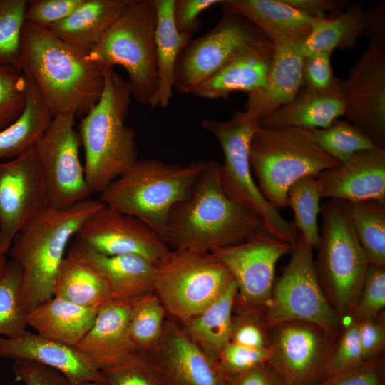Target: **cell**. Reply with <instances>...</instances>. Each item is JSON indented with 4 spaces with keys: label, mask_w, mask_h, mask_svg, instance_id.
I'll use <instances>...</instances> for the list:
<instances>
[{
    "label": "cell",
    "mask_w": 385,
    "mask_h": 385,
    "mask_svg": "<svg viewBox=\"0 0 385 385\" xmlns=\"http://www.w3.org/2000/svg\"><path fill=\"white\" fill-rule=\"evenodd\" d=\"M220 163L205 161L188 194L171 209L163 240L173 249L210 252L265 230L262 219L224 191Z\"/></svg>",
    "instance_id": "6da1fadb"
},
{
    "label": "cell",
    "mask_w": 385,
    "mask_h": 385,
    "mask_svg": "<svg viewBox=\"0 0 385 385\" xmlns=\"http://www.w3.org/2000/svg\"><path fill=\"white\" fill-rule=\"evenodd\" d=\"M16 67L34 80L53 117L71 113L83 118L103 89L104 71L88 52L26 21Z\"/></svg>",
    "instance_id": "7a4b0ae2"
},
{
    "label": "cell",
    "mask_w": 385,
    "mask_h": 385,
    "mask_svg": "<svg viewBox=\"0 0 385 385\" xmlns=\"http://www.w3.org/2000/svg\"><path fill=\"white\" fill-rule=\"evenodd\" d=\"M103 203L88 199L67 209L48 207L30 219L13 239L9 253L22 271L26 312L53 297L56 279L70 240Z\"/></svg>",
    "instance_id": "3957f363"
},
{
    "label": "cell",
    "mask_w": 385,
    "mask_h": 385,
    "mask_svg": "<svg viewBox=\"0 0 385 385\" xmlns=\"http://www.w3.org/2000/svg\"><path fill=\"white\" fill-rule=\"evenodd\" d=\"M131 97L128 81L113 68H106L101 96L81 118L78 132L92 195H100L138 160L135 132L125 123Z\"/></svg>",
    "instance_id": "277c9868"
},
{
    "label": "cell",
    "mask_w": 385,
    "mask_h": 385,
    "mask_svg": "<svg viewBox=\"0 0 385 385\" xmlns=\"http://www.w3.org/2000/svg\"><path fill=\"white\" fill-rule=\"evenodd\" d=\"M205 163L196 160L181 165L158 159H138L98 199L138 218L163 237L171 209L188 194Z\"/></svg>",
    "instance_id": "5b68a950"
},
{
    "label": "cell",
    "mask_w": 385,
    "mask_h": 385,
    "mask_svg": "<svg viewBox=\"0 0 385 385\" xmlns=\"http://www.w3.org/2000/svg\"><path fill=\"white\" fill-rule=\"evenodd\" d=\"M156 9L153 0H130L101 40L88 52L101 69L122 66L131 96L155 108L158 89L155 49Z\"/></svg>",
    "instance_id": "8992f818"
},
{
    "label": "cell",
    "mask_w": 385,
    "mask_h": 385,
    "mask_svg": "<svg viewBox=\"0 0 385 385\" xmlns=\"http://www.w3.org/2000/svg\"><path fill=\"white\" fill-rule=\"evenodd\" d=\"M249 158L261 193L279 210L287 206V190L297 180L341 165L316 144L310 130L294 127L259 126Z\"/></svg>",
    "instance_id": "52a82bcc"
},
{
    "label": "cell",
    "mask_w": 385,
    "mask_h": 385,
    "mask_svg": "<svg viewBox=\"0 0 385 385\" xmlns=\"http://www.w3.org/2000/svg\"><path fill=\"white\" fill-rule=\"evenodd\" d=\"M320 212L322 221L314 268L343 324L351 316L369 262L356 236L348 202L328 199L321 205Z\"/></svg>",
    "instance_id": "ba28073f"
},
{
    "label": "cell",
    "mask_w": 385,
    "mask_h": 385,
    "mask_svg": "<svg viewBox=\"0 0 385 385\" xmlns=\"http://www.w3.org/2000/svg\"><path fill=\"white\" fill-rule=\"evenodd\" d=\"M200 125L222 150L224 163H220V179L227 196L257 214L271 235L294 245L299 235L294 223L286 220L279 210L265 198L252 175L250 145L259 121L244 111L235 112L225 120L204 118Z\"/></svg>",
    "instance_id": "9c48e42d"
},
{
    "label": "cell",
    "mask_w": 385,
    "mask_h": 385,
    "mask_svg": "<svg viewBox=\"0 0 385 385\" xmlns=\"http://www.w3.org/2000/svg\"><path fill=\"white\" fill-rule=\"evenodd\" d=\"M233 281L227 268L211 252L174 249L157 265L153 292L168 314L185 323Z\"/></svg>",
    "instance_id": "30bf717a"
},
{
    "label": "cell",
    "mask_w": 385,
    "mask_h": 385,
    "mask_svg": "<svg viewBox=\"0 0 385 385\" xmlns=\"http://www.w3.org/2000/svg\"><path fill=\"white\" fill-rule=\"evenodd\" d=\"M312 249L299 235L290 259L274 281L262 322L269 332L290 322L317 325L339 337L342 322L332 308L317 278Z\"/></svg>",
    "instance_id": "8fae6325"
},
{
    "label": "cell",
    "mask_w": 385,
    "mask_h": 385,
    "mask_svg": "<svg viewBox=\"0 0 385 385\" xmlns=\"http://www.w3.org/2000/svg\"><path fill=\"white\" fill-rule=\"evenodd\" d=\"M217 24L191 39L175 64L173 90L190 95L200 83L245 49L268 40L245 16L222 8Z\"/></svg>",
    "instance_id": "7c38bea8"
},
{
    "label": "cell",
    "mask_w": 385,
    "mask_h": 385,
    "mask_svg": "<svg viewBox=\"0 0 385 385\" xmlns=\"http://www.w3.org/2000/svg\"><path fill=\"white\" fill-rule=\"evenodd\" d=\"M294 245L263 230L243 242L210 252L236 282L234 307L263 317L272 296L277 261L291 252Z\"/></svg>",
    "instance_id": "4fadbf2b"
},
{
    "label": "cell",
    "mask_w": 385,
    "mask_h": 385,
    "mask_svg": "<svg viewBox=\"0 0 385 385\" xmlns=\"http://www.w3.org/2000/svg\"><path fill=\"white\" fill-rule=\"evenodd\" d=\"M76 116L64 113L53 118L35 149L46 183L48 207L67 209L92 196L79 155L81 138Z\"/></svg>",
    "instance_id": "5bb4252c"
},
{
    "label": "cell",
    "mask_w": 385,
    "mask_h": 385,
    "mask_svg": "<svg viewBox=\"0 0 385 385\" xmlns=\"http://www.w3.org/2000/svg\"><path fill=\"white\" fill-rule=\"evenodd\" d=\"M270 366L287 385H313L324 377L337 337L307 322H290L269 331Z\"/></svg>",
    "instance_id": "9a60e30c"
},
{
    "label": "cell",
    "mask_w": 385,
    "mask_h": 385,
    "mask_svg": "<svg viewBox=\"0 0 385 385\" xmlns=\"http://www.w3.org/2000/svg\"><path fill=\"white\" fill-rule=\"evenodd\" d=\"M341 88L346 120L385 149V46L369 41Z\"/></svg>",
    "instance_id": "2e32d148"
},
{
    "label": "cell",
    "mask_w": 385,
    "mask_h": 385,
    "mask_svg": "<svg viewBox=\"0 0 385 385\" xmlns=\"http://www.w3.org/2000/svg\"><path fill=\"white\" fill-rule=\"evenodd\" d=\"M74 237L79 245L101 255H138L156 265L170 251L163 237L144 222L104 204Z\"/></svg>",
    "instance_id": "e0dca14e"
},
{
    "label": "cell",
    "mask_w": 385,
    "mask_h": 385,
    "mask_svg": "<svg viewBox=\"0 0 385 385\" xmlns=\"http://www.w3.org/2000/svg\"><path fill=\"white\" fill-rule=\"evenodd\" d=\"M48 207L44 173L35 147L0 162V233L11 243L22 227Z\"/></svg>",
    "instance_id": "ac0fdd59"
},
{
    "label": "cell",
    "mask_w": 385,
    "mask_h": 385,
    "mask_svg": "<svg viewBox=\"0 0 385 385\" xmlns=\"http://www.w3.org/2000/svg\"><path fill=\"white\" fill-rule=\"evenodd\" d=\"M147 353L163 385H229L218 364L172 322H165L160 339Z\"/></svg>",
    "instance_id": "d6986e66"
},
{
    "label": "cell",
    "mask_w": 385,
    "mask_h": 385,
    "mask_svg": "<svg viewBox=\"0 0 385 385\" xmlns=\"http://www.w3.org/2000/svg\"><path fill=\"white\" fill-rule=\"evenodd\" d=\"M130 302L111 300L103 304L90 330L74 347L100 372L125 363L140 351L130 335Z\"/></svg>",
    "instance_id": "ffe728a7"
},
{
    "label": "cell",
    "mask_w": 385,
    "mask_h": 385,
    "mask_svg": "<svg viewBox=\"0 0 385 385\" xmlns=\"http://www.w3.org/2000/svg\"><path fill=\"white\" fill-rule=\"evenodd\" d=\"M322 197L348 202H385V149L359 151L317 176Z\"/></svg>",
    "instance_id": "44dd1931"
},
{
    "label": "cell",
    "mask_w": 385,
    "mask_h": 385,
    "mask_svg": "<svg viewBox=\"0 0 385 385\" xmlns=\"http://www.w3.org/2000/svg\"><path fill=\"white\" fill-rule=\"evenodd\" d=\"M0 357L47 366L61 373L73 384L104 381L102 373L92 367L74 347L38 333L26 331L16 337L0 336Z\"/></svg>",
    "instance_id": "7402d4cb"
},
{
    "label": "cell",
    "mask_w": 385,
    "mask_h": 385,
    "mask_svg": "<svg viewBox=\"0 0 385 385\" xmlns=\"http://www.w3.org/2000/svg\"><path fill=\"white\" fill-rule=\"evenodd\" d=\"M277 46L263 84L247 93L245 111L260 121L289 103L303 87L301 43Z\"/></svg>",
    "instance_id": "603a6c76"
},
{
    "label": "cell",
    "mask_w": 385,
    "mask_h": 385,
    "mask_svg": "<svg viewBox=\"0 0 385 385\" xmlns=\"http://www.w3.org/2000/svg\"><path fill=\"white\" fill-rule=\"evenodd\" d=\"M274 46L265 41L241 51L190 93L208 100L227 98L235 91L247 94L259 88L269 72Z\"/></svg>",
    "instance_id": "cb8c5ba5"
},
{
    "label": "cell",
    "mask_w": 385,
    "mask_h": 385,
    "mask_svg": "<svg viewBox=\"0 0 385 385\" xmlns=\"http://www.w3.org/2000/svg\"><path fill=\"white\" fill-rule=\"evenodd\" d=\"M220 5L250 21L275 46L303 42L319 19L283 0H222Z\"/></svg>",
    "instance_id": "d4e9b609"
},
{
    "label": "cell",
    "mask_w": 385,
    "mask_h": 385,
    "mask_svg": "<svg viewBox=\"0 0 385 385\" xmlns=\"http://www.w3.org/2000/svg\"><path fill=\"white\" fill-rule=\"evenodd\" d=\"M68 252L95 268L106 280L112 300L130 302L153 292L157 265L138 255L106 256L73 242Z\"/></svg>",
    "instance_id": "484cf974"
},
{
    "label": "cell",
    "mask_w": 385,
    "mask_h": 385,
    "mask_svg": "<svg viewBox=\"0 0 385 385\" xmlns=\"http://www.w3.org/2000/svg\"><path fill=\"white\" fill-rule=\"evenodd\" d=\"M341 86L326 93L302 87L293 100L259 121L265 128L294 127L308 130L324 128L344 116Z\"/></svg>",
    "instance_id": "4316f807"
},
{
    "label": "cell",
    "mask_w": 385,
    "mask_h": 385,
    "mask_svg": "<svg viewBox=\"0 0 385 385\" xmlns=\"http://www.w3.org/2000/svg\"><path fill=\"white\" fill-rule=\"evenodd\" d=\"M99 308L53 296L29 313L28 326L45 337L75 347L93 326Z\"/></svg>",
    "instance_id": "83f0119b"
},
{
    "label": "cell",
    "mask_w": 385,
    "mask_h": 385,
    "mask_svg": "<svg viewBox=\"0 0 385 385\" xmlns=\"http://www.w3.org/2000/svg\"><path fill=\"white\" fill-rule=\"evenodd\" d=\"M130 0H84L67 18L48 29L64 41L84 51L94 46Z\"/></svg>",
    "instance_id": "f1b7e54d"
},
{
    "label": "cell",
    "mask_w": 385,
    "mask_h": 385,
    "mask_svg": "<svg viewBox=\"0 0 385 385\" xmlns=\"http://www.w3.org/2000/svg\"><path fill=\"white\" fill-rule=\"evenodd\" d=\"M23 73L25 107L16 121L0 130V162L16 158L35 147L53 118L34 80Z\"/></svg>",
    "instance_id": "f546056e"
},
{
    "label": "cell",
    "mask_w": 385,
    "mask_h": 385,
    "mask_svg": "<svg viewBox=\"0 0 385 385\" xmlns=\"http://www.w3.org/2000/svg\"><path fill=\"white\" fill-rule=\"evenodd\" d=\"M369 11L362 2L351 3L344 10L319 19L301 43L304 56L327 51L354 48L366 35Z\"/></svg>",
    "instance_id": "4dcf8cb0"
},
{
    "label": "cell",
    "mask_w": 385,
    "mask_h": 385,
    "mask_svg": "<svg viewBox=\"0 0 385 385\" xmlns=\"http://www.w3.org/2000/svg\"><path fill=\"white\" fill-rule=\"evenodd\" d=\"M237 292L235 281L197 316L183 323L187 336L212 361L217 363L219 355L230 340L232 312Z\"/></svg>",
    "instance_id": "1f68e13d"
},
{
    "label": "cell",
    "mask_w": 385,
    "mask_h": 385,
    "mask_svg": "<svg viewBox=\"0 0 385 385\" xmlns=\"http://www.w3.org/2000/svg\"><path fill=\"white\" fill-rule=\"evenodd\" d=\"M156 9L155 49L158 89L155 107L166 108L172 98L175 64L192 36L178 31L173 19L175 0H153Z\"/></svg>",
    "instance_id": "d6a6232c"
},
{
    "label": "cell",
    "mask_w": 385,
    "mask_h": 385,
    "mask_svg": "<svg viewBox=\"0 0 385 385\" xmlns=\"http://www.w3.org/2000/svg\"><path fill=\"white\" fill-rule=\"evenodd\" d=\"M53 296L86 307L99 308L112 300L104 277L88 262L68 251L58 270Z\"/></svg>",
    "instance_id": "836d02e7"
},
{
    "label": "cell",
    "mask_w": 385,
    "mask_h": 385,
    "mask_svg": "<svg viewBox=\"0 0 385 385\" xmlns=\"http://www.w3.org/2000/svg\"><path fill=\"white\" fill-rule=\"evenodd\" d=\"M348 205L356 236L369 265H385V202L366 200Z\"/></svg>",
    "instance_id": "e575fe53"
},
{
    "label": "cell",
    "mask_w": 385,
    "mask_h": 385,
    "mask_svg": "<svg viewBox=\"0 0 385 385\" xmlns=\"http://www.w3.org/2000/svg\"><path fill=\"white\" fill-rule=\"evenodd\" d=\"M322 198L317 177L307 176L294 183L287 190V206L294 212V223L299 235L312 250L317 247L319 229L317 216Z\"/></svg>",
    "instance_id": "d590c367"
},
{
    "label": "cell",
    "mask_w": 385,
    "mask_h": 385,
    "mask_svg": "<svg viewBox=\"0 0 385 385\" xmlns=\"http://www.w3.org/2000/svg\"><path fill=\"white\" fill-rule=\"evenodd\" d=\"M22 271L13 260L0 270V336L16 337L26 331L28 313L21 298Z\"/></svg>",
    "instance_id": "8d00e7d4"
},
{
    "label": "cell",
    "mask_w": 385,
    "mask_h": 385,
    "mask_svg": "<svg viewBox=\"0 0 385 385\" xmlns=\"http://www.w3.org/2000/svg\"><path fill=\"white\" fill-rule=\"evenodd\" d=\"M130 302V335L137 349L148 352L158 343L165 324V309L153 292Z\"/></svg>",
    "instance_id": "74e56055"
},
{
    "label": "cell",
    "mask_w": 385,
    "mask_h": 385,
    "mask_svg": "<svg viewBox=\"0 0 385 385\" xmlns=\"http://www.w3.org/2000/svg\"><path fill=\"white\" fill-rule=\"evenodd\" d=\"M316 144L342 163L355 153L376 148L371 140L348 120L340 118L329 126L310 130Z\"/></svg>",
    "instance_id": "f35d334b"
},
{
    "label": "cell",
    "mask_w": 385,
    "mask_h": 385,
    "mask_svg": "<svg viewBox=\"0 0 385 385\" xmlns=\"http://www.w3.org/2000/svg\"><path fill=\"white\" fill-rule=\"evenodd\" d=\"M27 0H0V65L16 66L21 56Z\"/></svg>",
    "instance_id": "ab89813d"
},
{
    "label": "cell",
    "mask_w": 385,
    "mask_h": 385,
    "mask_svg": "<svg viewBox=\"0 0 385 385\" xmlns=\"http://www.w3.org/2000/svg\"><path fill=\"white\" fill-rule=\"evenodd\" d=\"M26 103L25 79L16 66L0 65V130L21 115Z\"/></svg>",
    "instance_id": "60d3db41"
},
{
    "label": "cell",
    "mask_w": 385,
    "mask_h": 385,
    "mask_svg": "<svg viewBox=\"0 0 385 385\" xmlns=\"http://www.w3.org/2000/svg\"><path fill=\"white\" fill-rule=\"evenodd\" d=\"M365 363L360 345L358 322L351 320L341 332L329 354L324 377L356 368Z\"/></svg>",
    "instance_id": "b9f144b4"
},
{
    "label": "cell",
    "mask_w": 385,
    "mask_h": 385,
    "mask_svg": "<svg viewBox=\"0 0 385 385\" xmlns=\"http://www.w3.org/2000/svg\"><path fill=\"white\" fill-rule=\"evenodd\" d=\"M384 306L385 265H369L351 316V320L359 322L376 317L384 309Z\"/></svg>",
    "instance_id": "7bdbcfd3"
},
{
    "label": "cell",
    "mask_w": 385,
    "mask_h": 385,
    "mask_svg": "<svg viewBox=\"0 0 385 385\" xmlns=\"http://www.w3.org/2000/svg\"><path fill=\"white\" fill-rule=\"evenodd\" d=\"M101 373L108 385H163L148 354L144 351Z\"/></svg>",
    "instance_id": "ee69618b"
},
{
    "label": "cell",
    "mask_w": 385,
    "mask_h": 385,
    "mask_svg": "<svg viewBox=\"0 0 385 385\" xmlns=\"http://www.w3.org/2000/svg\"><path fill=\"white\" fill-rule=\"evenodd\" d=\"M270 357L269 346L255 348L229 342L222 349L217 364L229 380L231 377L267 363Z\"/></svg>",
    "instance_id": "f6af8a7d"
},
{
    "label": "cell",
    "mask_w": 385,
    "mask_h": 385,
    "mask_svg": "<svg viewBox=\"0 0 385 385\" xmlns=\"http://www.w3.org/2000/svg\"><path fill=\"white\" fill-rule=\"evenodd\" d=\"M332 52L324 51L304 56L302 65L303 87L326 93L341 86V79L335 77L332 66Z\"/></svg>",
    "instance_id": "bcb514c9"
},
{
    "label": "cell",
    "mask_w": 385,
    "mask_h": 385,
    "mask_svg": "<svg viewBox=\"0 0 385 385\" xmlns=\"http://www.w3.org/2000/svg\"><path fill=\"white\" fill-rule=\"evenodd\" d=\"M84 0L29 1L26 21L48 29L71 15Z\"/></svg>",
    "instance_id": "7dc6e473"
},
{
    "label": "cell",
    "mask_w": 385,
    "mask_h": 385,
    "mask_svg": "<svg viewBox=\"0 0 385 385\" xmlns=\"http://www.w3.org/2000/svg\"><path fill=\"white\" fill-rule=\"evenodd\" d=\"M237 313L232 317L230 342L249 347L268 346L270 339L262 316L242 311Z\"/></svg>",
    "instance_id": "c3c4849f"
},
{
    "label": "cell",
    "mask_w": 385,
    "mask_h": 385,
    "mask_svg": "<svg viewBox=\"0 0 385 385\" xmlns=\"http://www.w3.org/2000/svg\"><path fill=\"white\" fill-rule=\"evenodd\" d=\"M384 365L380 358L356 368L326 376L313 385H384Z\"/></svg>",
    "instance_id": "681fc988"
},
{
    "label": "cell",
    "mask_w": 385,
    "mask_h": 385,
    "mask_svg": "<svg viewBox=\"0 0 385 385\" xmlns=\"http://www.w3.org/2000/svg\"><path fill=\"white\" fill-rule=\"evenodd\" d=\"M222 0H175L173 19L180 33L193 36L201 27L200 14Z\"/></svg>",
    "instance_id": "f907efd6"
},
{
    "label": "cell",
    "mask_w": 385,
    "mask_h": 385,
    "mask_svg": "<svg viewBox=\"0 0 385 385\" xmlns=\"http://www.w3.org/2000/svg\"><path fill=\"white\" fill-rule=\"evenodd\" d=\"M14 372L24 385H74L57 370L33 361H14Z\"/></svg>",
    "instance_id": "816d5d0a"
},
{
    "label": "cell",
    "mask_w": 385,
    "mask_h": 385,
    "mask_svg": "<svg viewBox=\"0 0 385 385\" xmlns=\"http://www.w3.org/2000/svg\"><path fill=\"white\" fill-rule=\"evenodd\" d=\"M358 322L359 341L365 362L380 357L385 348V324L381 315Z\"/></svg>",
    "instance_id": "f5cc1de1"
},
{
    "label": "cell",
    "mask_w": 385,
    "mask_h": 385,
    "mask_svg": "<svg viewBox=\"0 0 385 385\" xmlns=\"http://www.w3.org/2000/svg\"><path fill=\"white\" fill-rule=\"evenodd\" d=\"M287 4L317 19L344 10L351 3L345 0H283Z\"/></svg>",
    "instance_id": "db71d44e"
},
{
    "label": "cell",
    "mask_w": 385,
    "mask_h": 385,
    "mask_svg": "<svg viewBox=\"0 0 385 385\" xmlns=\"http://www.w3.org/2000/svg\"><path fill=\"white\" fill-rule=\"evenodd\" d=\"M229 385H287L268 363L229 379Z\"/></svg>",
    "instance_id": "11a10c76"
},
{
    "label": "cell",
    "mask_w": 385,
    "mask_h": 385,
    "mask_svg": "<svg viewBox=\"0 0 385 385\" xmlns=\"http://www.w3.org/2000/svg\"><path fill=\"white\" fill-rule=\"evenodd\" d=\"M369 26L366 34L370 41L385 46V3L379 1L368 9Z\"/></svg>",
    "instance_id": "9f6ffc18"
},
{
    "label": "cell",
    "mask_w": 385,
    "mask_h": 385,
    "mask_svg": "<svg viewBox=\"0 0 385 385\" xmlns=\"http://www.w3.org/2000/svg\"><path fill=\"white\" fill-rule=\"evenodd\" d=\"M11 244V243L0 233V270L7 262L6 255L9 253Z\"/></svg>",
    "instance_id": "6f0895ef"
},
{
    "label": "cell",
    "mask_w": 385,
    "mask_h": 385,
    "mask_svg": "<svg viewBox=\"0 0 385 385\" xmlns=\"http://www.w3.org/2000/svg\"><path fill=\"white\" fill-rule=\"evenodd\" d=\"M74 385H108L105 381H90Z\"/></svg>",
    "instance_id": "680465c9"
}]
</instances>
